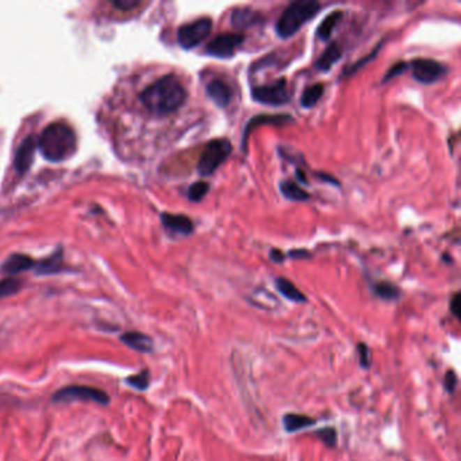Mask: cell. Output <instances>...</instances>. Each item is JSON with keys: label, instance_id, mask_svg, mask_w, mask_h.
I'll return each mask as SVG.
<instances>
[{"label": "cell", "instance_id": "obj_20", "mask_svg": "<svg viewBox=\"0 0 461 461\" xmlns=\"http://www.w3.org/2000/svg\"><path fill=\"white\" fill-rule=\"evenodd\" d=\"M317 423L314 418L303 416V414H286L283 417V426L288 433H296L299 430L311 428Z\"/></svg>", "mask_w": 461, "mask_h": 461}, {"label": "cell", "instance_id": "obj_17", "mask_svg": "<svg viewBox=\"0 0 461 461\" xmlns=\"http://www.w3.org/2000/svg\"><path fill=\"white\" fill-rule=\"evenodd\" d=\"M275 287L280 295H283L286 299L294 303H306L308 302V296L286 278H278L275 280Z\"/></svg>", "mask_w": 461, "mask_h": 461}, {"label": "cell", "instance_id": "obj_10", "mask_svg": "<svg viewBox=\"0 0 461 461\" xmlns=\"http://www.w3.org/2000/svg\"><path fill=\"white\" fill-rule=\"evenodd\" d=\"M289 123H294V118L288 114H259L255 115L249 119V122L246 123V126L243 128V133H242L241 138V149L242 152H246V145H248V138L250 135L252 130L257 129L262 125H273V126H279L283 128Z\"/></svg>", "mask_w": 461, "mask_h": 461}, {"label": "cell", "instance_id": "obj_5", "mask_svg": "<svg viewBox=\"0 0 461 461\" xmlns=\"http://www.w3.org/2000/svg\"><path fill=\"white\" fill-rule=\"evenodd\" d=\"M52 400L56 403H70V402H93L102 406L110 403V396L103 390L89 387V386H66L56 391Z\"/></svg>", "mask_w": 461, "mask_h": 461}, {"label": "cell", "instance_id": "obj_23", "mask_svg": "<svg viewBox=\"0 0 461 461\" xmlns=\"http://www.w3.org/2000/svg\"><path fill=\"white\" fill-rule=\"evenodd\" d=\"M325 93V84L322 83H315L306 87L302 93L301 98V105L303 109H312L318 105V102L321 100V98Z\"/></svg>", "mask_w": 461, "mask_h": 461}, {"label": "cell", "instance_id": "obj_13", "mask_svg": "<svg viewBox=\"0 0 461 461\" xmlns=\"http://www.w3.org/2000/svg\"><path fill=\"white\" fill-rule=\"evenodd\" d=\"M263 14H260L259 11L249 8V7H242V8H234L232 11V17H230V22L232 26L237 30H246L250 29L256 24H260L263 22Z\"/></svg>", "mask_w": 461, "mask_h": 461}, {"label": "cell", "instance_id": "obj_22", "mask_svg": "<svg viewBox=\"0 0 461 461\" xmlns=\"http://www.w3.org/2000/svg\"><path fill=\"white\" fill-rule=\"evenodd\" d=\"M280 192L285 198L291 200V202H306L310 199V194L305 191L298 183L291 181V180H283L280 181Z\"/></svg>", "mask_w": 461, "mask_h": 461}, {"label": "cell", "instance_id": "obj_2", "mask_svg": "<svg viewBox=\"0 0 461 461\" xmlns=\"http://www.w3.org/2000/svg\"><path fill=\"white\" fill-rule=\"evenodd\" d=\"M37 148L47 161L63 163L76 153L77 138L64 122H53L37 138Z\"/></svg>", "mask_w": 461, "mask_h": 461}, {"label": "cell", "instance_id": "obj_33", "mask_svg": "<svg viewBox=\"0 0 461 461\" xmlns=\"http://www.w3.org/2000/svg\"><path fill=\"white\" fill-rule=\"evenodd\" d=\"M112 6L119 10H123V11H130L137 6H139V1L138 0H115V1H112Z\"/></svg>", "mask_w": 461, "mask_h": 461}, {"label": "cell", "instance_id": "obj_26", "mask_svg": "<svg viewBox=\"0 0 461 461\" xmlns=\"http://www.w3.org/2000/svg\"><path fill=\"white\" fill-rule=\"evenodd\" d=\"M126 384L138 391H145L151 386V374L148 370H144L138 374L126 377Z\"/></svg>", "mask_w": 461, "mask_h": 461}, {"label": "cell", "instance_id": "obj_14", "mask_svg": "<svg viewBox=\"0 0 461 461\" xmlns=\"http://www.w3.org/2000/svg\"><path fill=\"white\" fill-rule=\"evenodd\" d=\"M206 93L220 109H227L232 103V88L220 79H213L206 87Z\"/></svg>", "mask_w": 461, "mask_h": 461}, {"label": "cell", "instance_id": "obj_35", "mask_svg": "<svg viewBox=\"0 0 461 461\" xmlns=\"http://www.w3.org/2000/svg\"><path fill=\"white\" fill-rule=\"evenodd\" d=\"M269 260H271L272 263H285V260H286V255H285L280 249L273 248V249L269 252Z\"/></svg>", "mask_w": 461, "mask_h": 461}, {"label": "cell", "instance_id": "obj_34", "mask_svg": "<svg viewBox=\"0 0 461 461\" xmlns=\"http://www.w3.org/2000/svg\"><path fill=\"white\" fill-rule=\"evenodd\" d=\"M451 311H452V314L458 318V319H460V314H461V295L460 292H456L455 295H453V298L451 299Z\"/></svg>", "mask_w": 461, "mask_h": 461}, {"label": "cell", "instance_id": "obj_9", "mask_svg": "<svg viewBox=\"0 0 461 461\" xmlns=\"http://www.w3.org/2000/svg\"><path fill=\"white\" fill-rule=\"evenodd\" d=\"M409 66H411V75L414 80L426 86L434 84L442 80L449 72L448 66L441 64L433 59H416L409 64Z\"/></svg>", "mask_w": 461, "mask_h": 461}, {"label": "cell", "instance_id": "obj_4", "mask_svg": "<svg viewBox=\"0 0 461 461\" xmlns=\"http://www.w3.org/2000/svg\"><path fill=\"white\" fill-rule=\"evenodd\" d=\"M233 152V145L227 138H216L206 144L200 154L197 171L200 176H213L220 165L230 157Z\"/></svg>", "mask_w": 461, "mask_h": 461}, {"label": "cell", "instance_id": "obj_27", "mask_svg": "<svg viewBox=\"0 0 461 461\" xmlns=\"http://www.w3.org/2000/svg\"><path fill=\"white\" fill-rule=\"evenodd\" d=\"M22 282L15 278H7L0 280V301L17 295L22 289Z\"/></svg>", "mask_w": 461, "mask_h": 461}, {"label": "cell", "instance_id": "obj_21", "mask_svg": "<svg viewBox=\"0 0 461 461\" xmlns=\"http://www.w3.org/2000/svg\"><path fill=\"white\" fill-rule=\"evenodd\" d=\"M36 273L41 276H47V275H54L61 272L63 269V253L57 252L53 256L45 259L40 263H36Z\"/></svg>", "mask_w": 461, "mask_h": 461}, {"label": "cell", "instance_id": "obj_24", "mask_svg": "<svg viewBox=\"0 0 461 461\" xmlns=\"http://www.w3.org/2000/svg\"><path fill=\"white\" fill-rule=\"evenodd\" d=\"M374 294L383 301L395 302L400 298V288L391 282H377L372 286Z\"/></svg>", "mask_w": 461, "mask_h": 461}, {"label": "cell", "instance_id": "obj_6", "mask_svg": "<svg viewBox=\"0 0 461 461\" xmlns=\"http://www.w3.org/2000/svg\"><path fill=\"white\" fill-rule=\"evenodd\" d=\"M213 30V20L209 17L199 18L194 22L186 23L177 30V43L186 49L191 50L204 43Z\"/></svg>", "mask_w": 461, "mask_h": 461}, {"label": "cell", "instance_id": "obj_30", "mask_svg": "<svg viewBox=\"0 0 461 461\" xmlns=\"http://www.w3.org/2000/svg\"><path fill=\"white\" fill-rule=\"evenodd\" d=\"M407 68H409V64L405 63V61H399V63H396V64H394V66H391V68L386 72V75H384L381 83H383V84H384V83H388V82H391L393 79H395L398 76L403 75V73L407 70Z\"/></svg>", "mask_w": 461, "mask_h": 461}, {"label": "cell", "instance_id": "obj_38", "mask_svg": "<svg viewBox=\"0 0 461 461\" xmlns=\"http://www.w3.org/2000/svg\"><path fill=\"white\" fill-rule=\"evenodd\" d=\"M296 179L299 180V184H308V177L301 168H296Z\"/></svg>", "mask_w": 461, "mask_h": 461}, {"label": "cell", "instance_id": "obj_16", "mask_svg": "<svg viewBox=\"0 0 461 461\" xmlns=\"http://www.w3.org/2000/svg\"><path fill=\"white\" fill-rule=\"evenodd\" d=\"M34 266H36V262L31 257H29L26 255H21V253H15L1 264L0 269H1V272L7 273V275H17L27 269H31Z\"/></svg>", "mask_w": 461, "mask_h": 461}, {"label": "cell", "instance_id": "obj_37", "mask_svg": "<svg viewBox=\"0 0 461 461\" xmlns=\"http://www.w3.org/2000/svg\"><path fill=\"white\" fill-rule=\"evenodd\" d=\"M317 177L322 179L324 181H328V183L333 184V186H335V187H340V181H338L337 179H334L331 175H326V174H324V172H318V174H317Z\"/></svg>", "mask_w": 461, "mask_h": 461}, {"label": "cell", "instance_id": "obj_18", "mask_svg": "<svg viewBox=\"0 0 461 461\" xmlns=\"http://www.w3.org/2000/svg\"><path fill=\"white\" fill-rule=\"evenodd\" d=\"M342 57V50L340 47V45L337 43H331V44L324 50V53L321 54V57L315 61V69L321 70V72H328L330 70L335 63H338Z\"/></svg>", "mask_w": 461, "mask_h": 461}, {"label": "cell", "instance_id": "obj_11", "mask_svg": "<svg viewBox=\"0 0 461 461\" xmlns=\"http://www.w3.org/2000/svg\"><path fill=\"white\" fill-rule=\"evenodd\" d=\"M161 223H163L164 229L172 236L188 237L195 230L194 222L190 220L187 216H183V214L163 213L161 214Z\"/></svg>", "mask_w": 461, "mask_h": 461}, {"label": "cell", "instance_id": "obj_28", "mask_svg": "<svg viewBox=\"0 0 461 461\" xmlns=\"http://www.w3.org/2000/svg\"><path fill=\"white\" fill-rule=\"evenodd\" d=\"M210 191V184L206 183V181H197L194 183L188 191H187V195H188V199L194 203H199L202 202L204 197L209 194Z\"/></svg>", "mask_w": 461, "mask_h": 461}, {"label": "cell", "instance_id": "obj_7", "mask_svg": "<svg viewBox=\"0 0 461 461\" xmlns=\"http://www.w3.org/2000/svg\"><path fill=\"white\" fill-rule=\"evenodd\" d=\"M252 99L264 106L280 107L291 100V92L288 89L286 79H279L273 83L252 87Z\"/></svg>", "mask_w": 461, "mask_h": 461}, {"label": "cell", "instance_id": "obj_29", "mask_svg": "<svg viewBox=\"0 0 461 461\" xmlns=\"http://www.w3.org/2000/svg\"><path fill=\"white\" fill-rule=\"evenodd\" d=\"M317 436L319 437V439L329 448H334L337 445V432L334 428H330V426H326L321 430L317 432Z\"/></svg>", "mask_w": 461, "mask_h": 461}, {"label": "cell", "instance_id": "obj_36", "mask_svg": "<svg viewBox=\"0 0 461 461\" xmlns=\"http://www.w3.org/2000/svg\"><path fill=\"white\" fill-rule=\"evenodd\" d=\"M288 257L294 259V260H299V259H308L311 257V253H308L306 249H295V250H291L288 253Z\"/></svg>", "mask_w": 461, "mask_h": 461}, {"label": "cell", "instance_id": "obj_8", "mask_svg": "<svg viewBox=\"0 0 461 461\" xmlns=\"http://www.w3.org/2000/svg\"><path fill=\"white\" fill-rule=\"evenodd\" d=\"M245 43L242 33H222L214 37L204 49L206 54L216 59H232Z\"/></svg>", "mask_w": 461, "mask_h": 461}, {"label": "cell", "instance_id": "obj_3", "mask_svg": "<svg viewBox=\"0 0 461 461\" xmlns=\"http://www.w3.org/2000/svg\"><path fill=\"white\" fill-rule=\"evenodd\" d=\"M321 10V3L311 0H298L292 1L282 13L280 18L276 22V34L282 40H288L294 37L308 21L315 18Z\"/></svg>", "mask_w": 461, "mask_h": 461}, {"label": "cell", "instance_id": "obj_15", "mask_svg": "<svg viewBox=\"0 0 461 461\" xmlns=\"http://www.w3.org/2000/svg\"><path fill=\"white\" fill-rule=\"evenodd\" d=\"M121 342L128 348L139 353H152L154 351V342L152 337L141 331H126L119 337Z\"/></svg>", "mask_w": 461, "mask_h": 461}, {"label": "cell", "instance_id": "obj_19", "mask_svg": "<svg viewBox=\"0 0 461 461\" xmlns=\"http://www.w3.org/2000/svg\"><path fill=\"white\" fill-rule=\"evenodd\" d=\"M342 18H344V13L341 10H335L333 13H330L329 15L318 26V29H317V37L321 41L328 43L330 38H331V34L334 33L335 27L338 26V23L341 22Z\"/></svg>", "mask_w": 461, "mask_h": 461}, {"label": "cell", "instance_id": "obj_12", "mask_svg": "<svg viewBox=\"0 0 461 461\" xmlns=\"http://www.w3.org/2000/svg\"><path fill=\"white\" fill-rule=\"evenodd\" d=\"M37 149V138L34 135H29L22 141L20 148L15 152L14 157V168L18 174L24 175L33 165L34 156Z\"/></svg>", "mask_w": 461, "mask_h": 461}, {"label": "cell", "instance_id": "obj_32", "mask_svg": "<svg viewBox=\"0 0 461 461\" xmlns=\"http://www.w3.org/2000/svg\"><path fill=\"white\" fill-rule=\"evenodd\" d=\"M444 387L449 394H453L458 387V376L453 371H448L444 379Z\"/></svg>", "mask_w": 461, "mask_h": 461}, {"label": "cell", "instance_id": "obj_25", "mask_svg": "<svg viewBox=\"0 0 461 461\" xmlns=\"http://www.w3.org/2000/svg\"><path fill=\"white\" fill-rule=\"evenodd\" d=\"M383 45H384L383 43H380V44L375 47L372 52H370L368 54H365L364 57H361L358 61H356V63H353L351 66H347V68L341 72V77H349V76H353L354 73H357L360 69H363V68L367 66L368 63H371L375 57L377 56V53L380 52V49L383 47Z\"/></svg>", "mask_w": 461, "mask_h": 461}, {"label": "cell", "instance_id": "obj_31", "mask_svg": "<svg viewBox=\"0 0 461 461\" xmlns=\"http://www.w3.org/2000/svg\"><path fill=\"white\" fill-rule=\"evenodd\" d=\"M358 351V356H360V364L363 368H370L371 365V352L368 349V347L365 344H358L357 347Z\"/></svg>", "mask_w": 461, "mask_h": 461}, {"label": "cell", "instance_id": "obj_1", "mask_svg": "<svg viewBox=\"0 0 461 461\" xmlns=\"http://www.w3.org/2000/svg\"><path fill=\"white\" fill-rule=\"evenodd\" d=\"M187 98V89L174 73L160 77L139 95V99L146 110L157 116L174 114L184 106Z\"/></svg>", "mask_w": 461, "mask_h": 461}]
</instances>
